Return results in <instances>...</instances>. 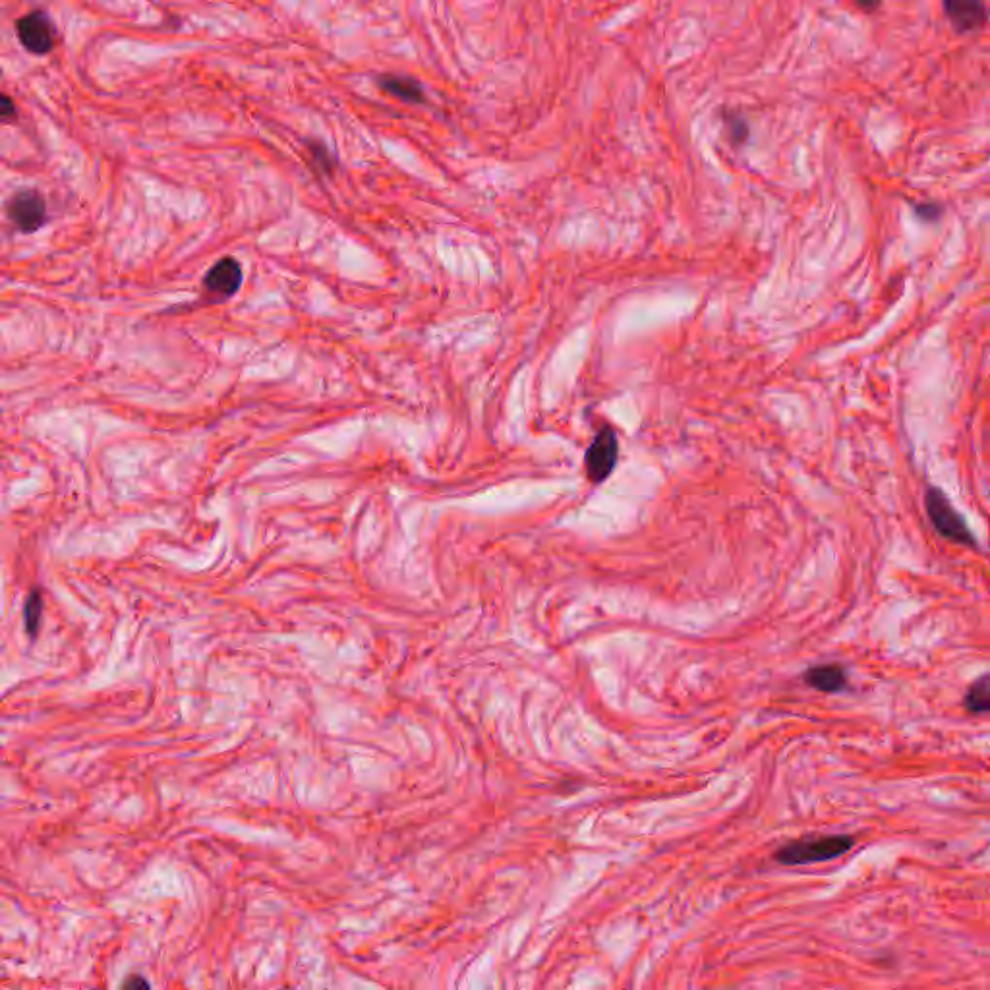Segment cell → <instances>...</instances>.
Returning <instances> with one entry per match:
<instances>
[{
    "label": "cell",
    "instance_id": "obj_9",
    "mask_svg": "<svg viewBox=\"0 0 990 990\" xmlns=\"http://www.w3.org/2000/svg\"><path fill=\"white\" fill-rule=\"evenodd\" d=\"M379 86L383 91H387L389 95H393L401 101H407V103H422L424 101V89L412 78L381 76Z\"/></svg>",
    "mask_w": 990,
    "mask_h": 990
},
{
    "label": "cell",
    "instance_id": "obj_6",
    "mask_svg": "<svg viewBox=\"0 0 990 990\" xmlns=\"http://www.w3.org/2000/svg\"><path fill=\"white\" fill-rule=\"evenodd\" d=\"M944 14L958 33L981 30L989 22V10L975 0H946Z\"/></svg>",
    "mask_w": 990,
    "mask_h": 990
},
{
    "label": "cell",
    "instance_id": "obj_4",
    "mask_svg": "<svg viewBox=\"0 0 990 990\" xmlns=\"http://www.w3.org/2000/svg\"><path fill=\"white\" fill-rule=\"evenodd\" d=\"M16 33L31 55H47L55 45V26L49 14L41 10L22 16L16 22Z\"/></svg>",
    "mask_w": 990,
    "mask_h": 990
},
{
    "label": "cell",
    "instance_id": "obj_12",
    "mask_svg": "<svg viewBox=\"0 0 990 990\" xmlns=\"http://www.w3.org/2000/svg\"><path fill=\"white\" fill-rule=\"evenodd\" d=\"M913 211L917 213L919 219L934 223V221L940 219V215H942L944 209H942V205L936 204V202H921V204L913 205Z\"/></svg>",
    "mask_w": 990,
    "mask_h": 990
},
{
    "label": "cell",
    "instance_id": "obj_8",
    "mask_svg": "<svg viewBox=\"0 0 990 990\" xmlns=\"http://www.w3.org/2000/svg\"><path fill=\"white\" fill-rule=\"evenodd\" d=\"M803 681L820 693H842L849 685L847 671L842 664H820L803 673Z\"/></svg>",
    "mask_w": 990,
    "mask_h": 990
},
{
    "label": "cell",
    "instance_id": "obj_5",
    "mask_svg": "<svg viewBox=\"0 0 990 990\" xmlns=\"http://www.w3.org/2000/svg\"><path fill=\"white\" fill-rule=\"evenodd\" d=\"M8 217L22 233H35L47 219L45 200L33 190H22L10 200Z\"/></svg>",
    "mask_w": 990,
    "mask_h": 990
},
{
    "label": "cell",
    "instance_id": "obj_11",
    "mask_svg": "<svg viewBox=\"0 0 990 990\" xmlns=\"http://www.w3.org/2000/svg\"><path fill=\"white\" fill-rule=\"evenodd\" d=\"M41 610H43V602L39 598L37 592L30 594V600L26 604V627L30 631V635H35L37 627H39V619H41Z\"/></svg>",
    "mask_w": 990,
    "mask_h": 990
},
{
    "label": "cell",
    "instance_id": "obj_3",
    "mask_svg": "<svg viewBox=\"0 0 990 990\" xmlns=\"http://www.w3.org/2000/svg\"><path fill=\"white\" fill-rule=\"evenodd\" d=\"M619 459V441L610 426H604L584 453V472L592 484H602L612 476Z\"/></svg>",
    "mask_w": 990,
    "mask_h": 990
},
{
    "label": "cell",
    "instance_id": "obj_10",
    "mask_svg": "<svg viewBox=\"0 0 990 990\" xmlns=\"http://www.w3.org/2000/svg\"><path fill=\"white\" fill-rule=\"evenodd\" d=\"M963 706L969 714L981 716L990 714V673H983L977 677L969 687L963 697Z\"/></svg>",
    "mask_w": 990,
    "mask_h": 990
},
{
    "label": "cell",
    "instance_id": "obj_7",
    "mask_svg": "<svg viewBox=\"0 0 990 990\" xmlns=\"http://www.w3.org/2000/svg\"><path fill=\"white\" fill-rule=\"evenodd\" d=\"M240 285H242V267L233 258H225V260L215 263L205 277L207 291L225 296V298L236 294Z\"/></svg>",
    "mask_w": 990,
    "mask_h": 990
},
{
    "label": "cell",
    "instance_id": "obj_13",
    "mask_svg": "<svg viewBox=\"0 0 990 990\" xmlns=\"http://www.w3.org/2000/svg\"><path fill=\"white\" fill-rule=\"evenodd\" d=\"M729 130H731V138L739 144V142H745L747 136H749V126L745 120H737L733 118L731 122H728Z\"/></svg>",
    "mask_w": 990,
    "mask_h": 990
},
{
    "label": "cell",
    "instance_id": "obj_2",
    "mask_svg": "<svg viewBox=\"0 0 990 990\" xmlns=\"http://www.w3.org/2000/svg\"><path fill=\"white\" fill-rule=\"evenodd\" d=\"M853 845H855V840L851 836H845V834L797 840V842H791V844L780 847L776 851V861L782 865H787V867L824 863V861H832L836 857H842Z\"/></svg>",
    "mask_w": 990,
    "mask_h": 990
},
{
    "label": "cell",
    "instance_id": "obj_16",
    "mask_svg": "<svg viewBox=\"0 0 990 990\" xmlns=\"http://www.w3.org/2000/svg\"><path fill=\"white\" fill-rule=\"evenodd\" d=\"M859 8H863V10H874V8H878V2H876V4H869V2H859Z\"/></svg>",
    "mask_w": 990,
    "mask_h": 990
},
{
    "label": "cell",
    "instance_id": "obj_1",
    "mask_svg": "<svg viewBox=\"0 0 990 990\" xmlns=\"http://www.w3.org/2000/svg\"><path fill=\"white\" fill-rule=\"evenodd\" d=\"M925 511H927V517H929L931 525L934 526V530L942 538H946L954 544L965 546V548H971V550L979 548L975 534L971 532L965 519L956 511V507L950 503L948 495L944 494L940 488L927 486Z\"/></svg>",
    "mask_w": 990,
    "mask_h": 990
},
{
    "label": "cell",
    "instance_id": "obj_14",
    "mask_svg": "<svg viewBox=\"0 0 990 990\" xmlns=\"http://www.w3.org/2000/svg\"><path fill=\"white\" fill-rule=\"evenodd\" d=\"M122 990H151L149 989V983L142 975H130L124 985H122Z\"/></svg>",
    "mask_w": 990,
    "mask_h": 990
},
{
    "label": "cell",
    "instance_id": "obj_15",
    "mask_svg": "<svg viewBox=\"0 0 990 990\" xmlns=\"http://www.w3.org/2000/svg\"><path fill=\"white\" fill-rule=\"evenodd\" d=\"M0 115H2L4 120H8V118L16 115V107H14V103H12V99L8 95H2V111H0Z\"/></svg>",
    "mask_w": 990,
    "mask_h": 990
}]
</instances>
